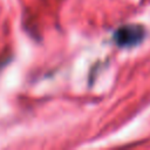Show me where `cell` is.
Listing matches in <instances>:
<instances>
[{"label":"cell","mask_w":150,"mask_h":150,"mask_svg":"<svg viewBox=\"0 0 150 150\" xmlns=\"http://www.w3.org/2000/svg\"><path fill=\"white\" fill-rule=\"evenodd\" d=\"M144 38V29L141 26L137 25H127L123 27H120L114 39L116 43L121 47H131L138 45Z\"/></svg>","instance_id":"obj_1"}]
</instances>
